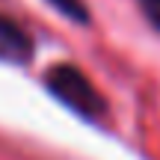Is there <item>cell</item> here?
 Returning a JSON list of instances; mask_svg holds the SVG:
<instances>
[{
	"instance_id": "cell-1",
	"label": "cell",
	"mask_w": 160,
	"mask_h": 160,
	"mask_svg": "<svg viewBox=\"0 0 160 160\" xmlns=\"http://www.w3.org/2000/svg\"><path fill=\"white\" fill-rule=\"evenodd\" d=\"M45 86L51 89V95L57 101H62L68 110H74L77 116L83 119H101L107 113V101L104 95L92 86V80L83 74L80 68L68 62H59V65H51L45 74Z\"/></svg>"
},
{
	"instance_id": "cell-4",
	"label": "cell",
	"mask_w": 160,
	"mask_h": 160,
	"mask_svg": "<svg viewBox=\"0 0 160 160\" xmlns=\"http://www.w3.org/2000/svg\"><path fill=\"white\" fill-rule=\"evenodd\" d=\"M148 3H151V6H160V0H148Z\"/></svg>"
},
{
	"instance_id": "cell-5",
	"label": "cell",
	"mask_w": 160,
	"mask_h": 160,
	"mask_svg": "<svg viewBox=\"0 0 160 160\" xmlns=\"http://www.w3.org/2000/svg\"><path fill=\"white\" fill-rule=\"evenodd\" d=\"M157 12H160V9H157ZM154 21H157V27H160V15H154Z\"/></svg>"
},
{
	"instance_id": "cell-2",
	"label": "cell",
	"mask_w": 160,
	"mask_h": 160,
	"mask_svg": "<svg viewBox=\"0 0 160 160\" xmlns=\"http://www.w3.org/2000/svg\"><path fill=\"white\" fill-rule=\"evenodd\" d=\"M33 39L27 36V30L21 24H15L12 18L0 15V62L9 65H27L33 59Z\"/></svg>"
},
{
	"instance_id": "cell-3",
	"label": "cell",
	"mask_w": 160,
	"mask_h": 160,
	"mask_svg": "<svg viewBox=\"0 0 160 160\" xmlns=\"http://www.w3.org/2000/svg\"><path fill=\"white\" fill-rule=\"evenodd\" d=\"M51 6H57L59 9V15H65V18H71V21H80V24H86V6H83V0H48Z\"/></svg>"
}]
</instances>
